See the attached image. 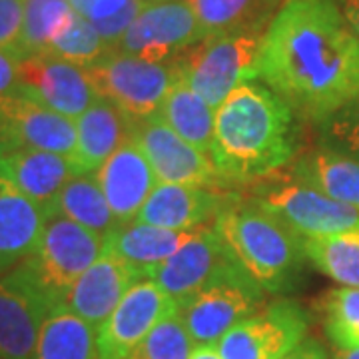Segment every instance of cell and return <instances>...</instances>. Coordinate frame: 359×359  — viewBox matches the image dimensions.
Here are the masks:
<instances>
[{
    "mask_svg": "<svg viewBox=\"0 0 359 359\" xmlns=\"http://www.w3.org/2000/svg\"><path fill=\"white\" fill-rule=\"evenodd\" d=\"M295 112L266 84L245 82L216 108L212 160L224 182L268 178L295 154Z\"/></svg>",
    "mask_w": 359,
    "mask_h": 359,
    "instance_id": "cell-2",
    "label": "cell"
},
{
    "mask_svg": "<svg viewBox=\"0 0 359 359\" xmlns=\"http://www.w3.org/2000/svg\"><path fill=\"white\" fill-rule=\"evenodd\" d=\"M323 126L327 148L359 160V96L330 116Z\"/></svg>",
    "mask_w": 359,
    "mask_h": 359,
    "instance_id": "cell-34",
    "label": "cell"
},
{
    "mask_svg": "<svg viewBox=\"0 0 359 359\" xmlns=\"http://www.w3.org/2000/svg\"><path fill=\"white\" fill-rule=\"evenodd\" d=\"M48 214L0 176V273L36 254Z\"/></svg>",
    "mask_w": 359,
    "mask_h": 359,
    "instance_id": "cell-20",
    "label": "cell"
},
{
    "mask_svg": "<svg viewBox=\"0 0 359 359\" xmlns=\"http://www.w3.org/2000/svg\"><path fill=\"white\" fill-rule=\"evenodd\" d=\"M20 58L13 50L0 48V100L18 94L20 76H18Z\"/></svg>",
    "mask_w": 359,
    "mask_h": 359,
    "instance_id": "cell-37",
    "label": "cell"
},
{
    "mask_svg": "<svg viewBox=\"0 0 359 359\" xmlns=\"http://www.w3.org/2000/svg\"><path fill=\"white\" fill-rule=\"evenodd\" d=\"M198 230H168L140 222L118 224L106 238V250L128 264L140 278H150L152 271L188 244Z\"/></svg>",
    "mask_w": 359,
    "mask_h": 359,
    "instance_id": "cell-22",
    "label": "cell"
},
{
    "mask_svg": "<svg viewBox=\"0 0 359 359\" xmlns=\"http://www.w3.org/2000/svg\"><path fill=\"white\" fill-rule=\"evenodd\" d=\"M80 174L70 158L44 150L16 148L0 156V176L14 186L50 216L56 198L66 182Z\"/></svg>",
    "mask_w": 359,
    "mask_h": 359,
    "instance_id": "cell-21",
    "label": "cell"
},
{
    "mask_svg": "<svg viewBox=\"0 0 359 359\" xmlns=\"http://www.w3.org/2000/svg\"><path fill=\"white\" fill-rule=\"evenodd\" d=\"M26 0H0V48L13 50L22 34Z\"/></svg>",
    "mask_w": 359,
    "mask_h": 359,
    "instance_id": "cell-35",
    "label": "cell"
},
{
    "mask_svg": "<svg viewBox=\"0 0 359 359\" xmlns=\"http://www.w3.org/2000/svg\"><path fill=\"white\" fill-rule=\"evenodd\" d=\"M214 230L233 262L269 294L292 287L304 256L302 240L256 204L231 202Z\"/></svg>",
    "mask_w": 359,
    "mask_h": 359,
    "instance_id": "cell-3",
    "label": "cell"
},
{
    "mask_svg": "<svg viewBox=\"0 0 359 359\" xmlns=\"http://www.w3.org/2000/svg\"><path fill=\"white\" fill-rule=\"evenodd\" d=\"M158 116L184 140L190 142L204 154L212 156L216 108L205 102L184 76L170 90Z\"/></svg>",
    "mask_w": 359,
    "mask_h": 359,
    "instance_id": "cell-26",
    "label": "cell"
},
{
    "mask_svg": "<svg viewBox=\"0 0 359 359\" xmlns=\"http://www.w3.org/2000/svg\"><path fill=\"white\" fill-rule=\"evenodd\" d=\"M264 290L240 266L222 273L178 309L194 346H216L240 321L262 309Z\"/></svg>",
    "mask_w": 359,
    "mask_h": 359,
    "instance_id": "cell-8",
    "label": "cell"
},
{
    "mask_svg": "<svg viewBox=\"0 0 359 359\" xmlns=\"http://www.w3.org/2000/svg\"><path fill=\"white\" fill-rule=\"evenodd\" d=\"M106 238L90 231L62 214H50L39 250L26 259L54 304H62L72 283L102 256Z\"/></svg>",
    "mask_w": 359,
    "mask_h": 359,
    "instance_id": "cell-7",
    "label": "cell"
},
{
    "mask_svg": "<svg viewBox=\"0 0 359 359\" xmlns=\"http://www.w3.org/2000/svg\"><path fill=\"white\" fill-rule=\"evenodd\" d=\"M20 88L25 96L58 114L76 120L96 100H100L88 72L82 66L66 62L50 54L26 56L18 65Z\"/></svg>",
    "mask_w": 359,
    "mask_h": 359,
    "instance_id": "cell-13",
    "label": "cell"
},
{
    "mask_svg": "<svg viewBox=\"0 0 359 359\" xmlns=\"http://www.w3.org/2000/svg\"><path fill=\"white\" fill-rule=\"evenodd\" d=\"M54 306L26 262L0 273V359H34L42 321Z\"/></svg>",
    "mask_w": 359,
    "mask_h": 359,
    "instance_id": "cell-9",
    "label": "cell"
},
{
    "mask_svg": "<svg viewBox=\"0 0 359 359\" xmlns=\"http://www.w3.org/2000/svg\"><path fill=\"white\" fill-rule=\"evenodd\" d=\"M341 13L351 26V30L359 36V0H344L341 2Z\"/></svg>",
    "mask_w": 359,
    "mask_h": 359,
    "instance_id": "cell-39",
    "label": "cell"
},
{
    "mask_svg": "<svg viewBox=\"0 0 359 359\" xmlns=\"http://www.w3.org/2000/svg\"><path fill=\"white\" fill-rule=\"evenodd\" d=\"M144 4H154V2H170V0H142Z\"/></svg>",
    "mask_w": 359,
    "mask_h": 359,
    "instance_id": "cell-42",
    "label": "cell"
},
{
    "mask_svg": "<svg viewBox=\"0 0 359 359\" xmlns=\"http://www.w3.org/2000/svg\"><path fill=\"white\" fill-rule=\"evenodd\" d=\"M72 13L70 0H26L25 26L16 46V56L46 54L54 32Z\"/></svg>",
    "mask_w": 359,
    "mask_h": 359,
    "instance_id": "cell-31",
    "label": "cell"
},
{
    "mask_svg": "<svg viewBox=\"0 0 359 359\" xmlns=\"http://www.w3.org/2000/svg\"><path fill=\"white\" fill-rule=\"evenodd\" d=\"M323 327L335 349L359 347V287H334L321 297Z\"/></svg>",
    "mask_w": 359,
    "mask_h": 359,
    "instance_id": "cell-32",
    "label": "cell"
},
{
    "mask_svg": "<svg viewBox=\"0 0 359 359\" xmlns=\"http://www.w3.org/2000/svg\"><path fill=\"white\" fill-rule=\"evenodd\" d=\"M0 144L2 154L16 148H32L74 160L76 120L25 96L0 100Z\"/></svg>",
    "mask_w": 359,
    "mask_h": 359,
    "instance_id": "cell-14",
    "label": "cell"
},
{
    "mask_svg": "<svg viewBox=\"0 0 359 359\" xmlns=\"http://www.w3.org/2000/svg\"><path fill=\"white\" fill-rule=\"evenodd\" d=\"M50 214H62L102 238H108L120 224L94 174H76L68 180Z\"/></svg>",
    "mask_w": 359,
    "mask_h": 359,
    "instance_id": "cell-28",
    "label": "cell"
},
{
    "mask_svg": "<svg viewBox=\"0 0 359 359\" xmlns=\"http://www.w3.org/2000/svg\"><path fill=\"white\" fill-rule=\"evenodd\" d=\"M332 359H359V347L358 349H334Z\"/></svg>",
    "mask_w": 359,
    "mask_h": 359,
    "instance_id": "cell-41",
    "label": "cell"
},
{
    "mask_svg": "<svg viewBox=\"0 0 359 359\" xmlns=\"http://www.w3.org/2000/svg\"><path fill=\"white\" fill-rule=\"evenodd\" d=\"M70 4L74 13L84 16L92 25H98L138 6L142 0H70Z\"/></svg>",
    "mask_w": 359,
    "mask_h": 359,
    "instance_id": "cell-36",
    "label": "cell"
},
{
    "mask_svg": "<svg viewBox=\"0 0 359 359\" xmlns=\"http://www.w3.org/2000/svg\"><path fill=\"white\" fill-rule=\"evenodd\" d=\"M233 202L230 194L186 184H158L134 222L168 230H198Z\"/></svg>",
    "mask_w": 359,
    "mask_h": 359,
    "instance_id": "cell-17",
    "label": "cell"
},
{
    "mask_svg": "<svg viewBox=\"0 0 359 359\" xmlns=\"http://www.w3.org/2000/svg\"><path fill=\"white\" fill-rule=\"evenodd\" d=\"M34 359H98V330L56 304L42 321Z\"/></svg>",
    "mask_w": 359,
    "mask_h": 359,
    "instance_id": "cell-25",
    "label": "cell"
},
{
    "mask_svg": "<svg viewBox=\"0 0 359 359\" xmlns=\"http://www.w3.org/2000/svg\"><path fill=\"white\" fill-rule=\"evenodd\" d=\"M138 280L142 278L128 264L104 250L102 256L72 283L62 304L88 321L92 327L100 330L124 294Z\"/></svg>",
    "mask_w": 359,
    "mask_h": 359,
    "instance_id": "cell-19",
    "label": "cell"
},
{
    "mask_svg": "<svg viewBox=\"0 0 359 359\" xmlns=\"http://www.w3.org/2000/svg\"><path fill=\"white\" fill-rule=\"evenodd\" d=\"M304 256L341 287H359V228L302 240Z\"/></svg>",
    "mask_w": 359,
    "mask_h": 359,
    "instance_id": "cell-29",
    "label": "cell"
},
{
    "mask_svg": "<svg viewBox=\"0 0 359 359\" xmlns=\"http://www.w3.org/2000/svg\"><path fill=\"white\" fill-rule=\"evenodd\" d=\"M176 309L152 278L138 280L98 330V359H128L156 325Z\"/></svg>",
    "mask_w": 359,
    "mask_h": 359,
    "instance_id": "cell-12",
    "label": "cell"
},
{
    "mask_svg": "<svg viewBox=\"0 0 359 359\" xmlns=\"http://www.w3.org/2000/svg\"><path fill=\"white\" fill-rule=\"evenodd\" d=\"M120 224L134 222L158 186L154 170L134 136L94 172Z\"/></svg>",
    "mask_w": 359,
    "mask_h": 359,
    "instance_id": "cell-18",
    "label": "cell"
},
{
    "mask_svg": "<svg viewBox=\"0 0 359 359\" xmlns=\"http://www.w3.org/2000/svg\"><path fill=\"white\" fill-rule=\"evenodd\" d=\"M236 266L238 264L219 240L214 226H204L196 231L188 244L182 245L174 256L162 262L150 278L180 309L198 292H202L208 283L218 280L222 273Z\"/></svg>",
    "mask_w": 359,
    "mask_h": 359,
    "instance_id": "cell-15",
    "label": "cell"
},
{
    "mask_svg": "<svg viewBox=\"0 0 359 359\" xmlns=\"http://www.w3.org/2000/svg\"><path fill=\"white\" fill-rule=\"evenodd\" d=\"M134 140L138 142L154 170L158 184H186L216 188L219 178L212 156L204 154L190 142L154 116L134 124Z\"/></svg>",
    "mask_w": 359,
    "mask_h": 359,
    "instance_id": "cell-16",
    "label": "cell"
},
{
    "mask_svg": "<svg viewBox=\"0 0 359 359\" xmlns=\"http://www.w3.org/2000/svg\"><path fill=\"white\" fill-rule=\"evenodd\" d=\"M252 204L282 222L299 240L359 228V210L339 204L295 178L259 184Z\"/></svg>",
    "mask_w": 359,
    "mask_h": 359,
    "instance_id": "cell-6",
    "label": "cell"
},
{
    "mask_svg": "<svg viewBox=\"0 0 359 359\" xmlns=\"http://www.w3.org/2000/svg\"><path fill=\"white\" fill-rule=\"evenodd\" d=\"M110 50L112 48L104 42L94 25L72 11L62 26L54 32L46 54L62 58L66 62H72L82 68H88L96 65Z\"/></svg>",
    "mask_w": 359,
    "mask_h": 359,
    "instance_id": "cell-30",
    "label": "cell"
},
{
    "mask_svg": "<svg viewBox=\"0 0 359 359\" xmlns=\"http://www.w3.org/2000/svg\"><path fill=\"white\" fill-rule=\"evenodd\" d=\"M76 156L72 162L80 174H94L134 136V122L114 104L100 98L76 118Z\"/></svg>",
    "mask_w": 359,
    "mask_h": 359,
    "instance_id": "cell-23",
    "label": "cell"
},
{
    "mask_svg": "<svg viewBox=\"0 0 359 359\" xmlns=\"http://www.w3.org/2000/svg\"><path fill=\"white\" fill-rule=\"evenodd\" d=\"M190 359H224L218 346H194Z\"/></svg>",
    "mask_w": 359,
    "mask_h": 359,
    "instance_id": "cell-40",
    "label": "cell"
},
{
    "mask_svg": "<svg viewBox=\"0 0 359 359\" xmlns=\"http://www.w3.org/2000/svg\"><path fill=\"white\" fill-rule=\"evenodd\" d=\"M259 32H236L205 39L180 56L184 80L212 108H218L240 84L257 78Z\"/></svg>",
    "mask_w": 359,
    "mask_h": 359,
    "instance_id": "cell-5",
    "label": "cell"
},
{
    "mask_svg": "<svg viewBox=\"0 0 359 359\" xmlns=\"http://www.w3.org/2000/svg\"><path fill=\"white\" fill-rule=\"evenodd\" d=\"M282 359H327L325 349L321 347L320 341L306 337L297 347H294L287 355H283Z\"/></svg>",
    "mask_w": 359,
    "mask_h": 359,
    "instance_id": "cell-38",
    "label": "cell"
},
{
    "mask_svg": "<svg viewBox=\"0 0 359 359\" xmlns=\"http://www.w3.org/2000/svg\"><path fill=\"white\" fill-rule=\"evenodd\" d=\"M292 178L325 194L339 204L359 210V160L334 148H318L294 166Z\"/></svg>",
    "mask_w": 359,
    "mask_h": 359,
    "instance_id": "cell-24",
    "label": "cell"
},
{
    "mask_svg": "<svg viewBox=\"0 0 359 359\" xmlns=\"http://www.w3.org/2000/svg\"><path fill=\"white\" fill-rule=\"evenodd\" d=\"M0 156H2V144H0Z\"/></svg>",
    "mask_w": 359,
    "mask_h": 359,
    "instance_id": "cell-43",
    "label": "cell"
},
{
    "mask_svg": "<svg viewBox=\"0 0 359 359\" xmlns=\"http://www.w3.org/2000/svg\"><path fill=\"white\" fill-rule=\"evenodd\" d=\"M205 39L236 32H259L271 22L276 0H186ZM262 34V32H259Z\"/></svg>",
    "mask_w": 359,
    "mask_h": 359,
    "instance_id": "cell-27",
    "label": "cell"
},
{
    "mask_svg": "<svg viewBox=\"0 0 359 359\" xmlns=\"http://www.w3.org/2000/svg\"><path fill=\"white\" fill-rule=\"evenodd\" d=\"M194 341L178 309L168 313L128 359H190Z\"/></svg>",
    "mask_w": 359,
    "mask_h": 359,
    "instance_id": "cell-33",
    "label": "cell"
},
{
    "mask_svg": "<svg viewBox=\"0 0 359 359\" xmlns=\"http://www.w3.org/2000/svg\"><path fill=\"white\" fill-rule=\"evenodd\" d=\"M308 327L306 311L280 299L240 321L216 346L224 359H282L306 339Z\"/></svg>",
    "mask_w": 359,
    "mask_h": 359,
    "instance_id": "cell-11",
    "label": "cell"
},
{
    "mask_svg": "<svg viewBox=\"0 0 359 359\" xmlns=\"http://www.w3.org/2000/svg\"><path fill=\"white\" fill-rule=\"evenodd\" d=\"M98 96L114 104L136 124L160 114V108L184 68L178 60L150 62L124 52L110 50L86 68Z\"/></svg>",
    "mask_w": 359,
    "mask_h": 359,
    "instance_id": "cell-4",
    "label": "cell"
},
{
    "mask_svg": "<svg viewBox=\"0 0 359 359\" xmlns=\"http://www.w3.org/2000/svg\"><path fill=\"white\" fill-rule=\"evenodd\" d=\"M202 40L204 34L190 4L186 0H170L146 4L114 50L150 62H170Z\"/></svg>",
    "mask_w": 359,
    "mask_h": 359,
    "instance_id": "cell-10",
    "label": "cell"
},
{
    "mask_svg": "<svg viewBox=\"0 0 359 359\" xmlns=\"http://www.w3.org/2000/svg\"><path fill=\"white\" fill-rule=\"evenodd\" d=\"M257 78L295 114L325 122L359 96V36L335 0H283L266 28Z\"/></svg>",
    "mask_w": 359,
    "mask_h": 359,
    "instance_id": "cell-1",
    "label": "cell"
}]
</instances>
